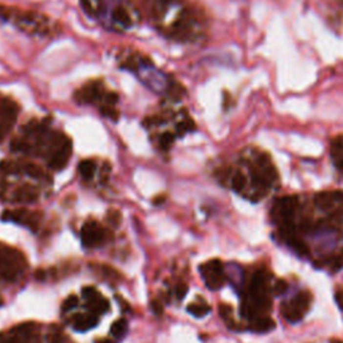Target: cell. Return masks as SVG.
Instances as JSON below:
<instances>
[{"mask_svg": "<svg viewBox=\"0 0 343 343\" xmlns=\"http://www.w3.org/2000/svg\"><path fill=\"white\" fill-rule=\"evenodd\" d=\"M34 214H31L30 212H27L26 209H16V211H11V212H4L1 214L3 221H15L19 224H31V221L34 220Z\"/></svg>", "mask_w": 343, "mask_h": 343, "instance_id": "cell-14", "label": "cell"}, {"mask_svg": "<svg viewBox=\"0 0 343 343\" xmlns=\"http://www.w3.org/2000/svg\"><path fill=\"white\" fill-rule=\"evenodd\" d=\"M276 327L275 321L270 317H257L252 319L250 324V328L254 333L264 334L268 331H272Z\"/></svg>", "mask_w": 343, "mask_h": 343, "instance_id": "cell-12", "label": "cell"}, {"mask_svg": "<svg viewBox=\"0 0 343 343\" xmlns=\"http://www.w3.org/2000/svg\"><path fill=\"white\" fill-rule=\"evenodd\" d=\"M95 270L98 271L101 275L104 276V278H106V279H109V280L111 281H118L122 279V276H121V274L118 272L117 270H114L113 267H109V265H105V264H99V265H95L94 267Z\"/></svg>", "mask_w": 343, "mask_h": 343, "instance_id": "cell-19", "label": "cell"}, {"mask_svg": "<svg viewBox=\"0 0 343 343\" xmlns=\"http://www.w3.org/2000/svg\"><path fill=\"white\" fill-rule=\"evenodd\" d=\"M331 156L339 171L343 172V137H338L331 144Z\"/></svg>", "mask_w": 343, "mask_h": 343, "instance_id": "cell-17", "label": "cell"}, {"mask_svg": "<svg viewBox=\"0 0 343 343\" xmlns=\"http://www.w3.org/2000/svg\"><path fill=\"white\" fill-rule=\"evenodd\" d=\"M298 207V200L297 197H281L278 200V203L275 205V211L278 212V216L280 217L281 225L283 224H292V217L294 214L297 211Z\"/></svg>", "mask_w": 343, "mask_h": 343, "instance_id": "cell-10", "label": "cell"}, {"mask_svg": "<svg viewBox=\"0 0 343 343\" xmlns=\"http://www.w3.org/2000/svg\"><path fill=\"white\" fill-rule=\"evenodd\" d=\"M0 343H15L14 341H11V339H8V341H3V342H0Z\"/></svg>", "mask_w": 343, "mask_h": 343, "instance_id": "cell-37", "label": "cell"}, {"mask_svg": "<svg viewBox=\"0 0 343 343\" xmlns=\"http://www.w3.org/2000/svg\"><path fill=\"white\" fill-rule=\"evenodd\" d=\"M107 220H109V223L111 224V225L118 227L121 224V214L118 211L111 209V211H109V214H107Z\"/></svg>", "mask_w": 343, "mask_h": 343, "instance_id": "cell-28", "label": "cell"}, {"mask_svg": "<svg viewBox=\"0 0 343 343\" xmlns=\"http://www.w3.org/2000/svg\"><path fill=\"white\" fill-rule=\"evenodd\" d=\"M81 239H82V244L86 248H97V247H101L106 243L107 232L97 221L90 220L87 223H85L82 227Z\"/></svg>", "mask_w": 343, "mask_h": 343, "instance_id": "cell-7", "label": "cell"}, {"mask_svg": "<svg viewBox=\"0 0 343 343\" xmlns=\"http://www.w3.org/2000/svg\"><path fill=\"white\" fill-rule=\"evenodd\" d=\"M330 343H343L342 341H339V339H331L330 341Z\"/></svg>", "mask_w": 343, "mask_h": 343, "instance_id": "cell-36", "label": "cell"}, {"mask_svg": "<svg viewBox=\"0 0 343 343\" xmlns=\"http://www.w3.org/2000/svg\"><path fill=\"white\" fill-rule=\"evenodd\" d=\"M87 308L95 315H102L109 310V300L105 299L101 294L93 298L91 300H87Z\"/></svg>", "mask_w": 343, "mask_h": 343, "instance_id": "cell-16", "label": "cell"}, {"mask_svg": "<svg viewBox=\"0 0 343 343\" xmlns=\"http://www.w3.org/2000/svg\"><path fill=\"white\" fill-rule=\"evenodd\" d=\"M81 5L90 18L114 31L130 30L141 19L131 0H81Z\"/></svg>", "mask_w": 343, "mask_h": 343, "instance_id": "cell-2", "label": "cell"}, {"mask_svg": "<svg viewBox=\"0 0 343 343\" xmlns=\"http://www.w3.org/2000/svg\"><path fill=\"white\" fill-rule=\"evenodd\" d=\"M174 140H176V134H173L172 131H165V133H162V134L158 137V144H160V148L164 149V150H168V149L172 146V144L174 142Z\"/></svg>", "mask_w": 343, "mask_h": 343, "instance_id": "cell-23", "label": "cell"}, {"mask_svg": "<svg viewBox=\"0 0 343 343\" xmlns=\"http://www.w3.org/2000/svg\"><path fill=\"white\" fill-rule=\"evenodd\" d=\"M335 301H337V304L339 306V308H341V310H343V290L342 288H338V290L335 291Z\"/></svg>", "mask_w": 343, "mask_h": 343, "instance_id": "cell-33", "label": "cell"}, {"mask_svg": "<svg viewBox=\"0 0 343 343\" xmlns=\"http://www.w3.org/2000/svg\"><path fill=\"white\" fill-rule=\"evenodd\" d=\"M148 21L173 42H196L203 34L205 15L185 0H144Z\"/></svg>", "mask_w": 343, "mask_h": 343, "instance_id": "cell-1", "label": "cell"}, {"mask_svg": "<svg viewBox=\"0 0 343 343\" xmlns=\"http://www.w3.org/2000/svg\"><path fill=\"white\" fill-rule=\"evenodd\" d=\"M218 312H220V317L223 318L224 321L227 322V324L229 326V328H232V326H234V322H232V312H234V310H232V307L228 306V304H221L220 306V308H218Z\"/></svg>", "mask_w": 343, "mask_h": 343, "instance_id": "cell-25", "label": "cell"}, {"mask_svg": "<svg viewBox=\"0 0 343 343\" xmlns=\"http://www.w3.org/2000/svg\"><path fill=\"white\" fill-rule=\"evenodd\" d=\"M78 303H79V299L77 295H70L66 300L63 301L62 310L64 312L70 311V310H73V308H75V307L78 306Z\"/></svg>", "mask_w": 343, "mask_h": 343, "instance_id": "cell-27", "label": "cell"}, {"mask_svg": "<svg viewBox=\"0 0 343 343\" xmlns=\"http://www.w3.org/2000/svg\"><path fill=\"white\" fill-rule=\"evenodd\" d=\"M187 294H188V286L185 284V283H180V284H177V287H176L177 299L182 300V299L185 298V295H187Z\"/></svg>", "mask_w": 343, "mask_h": 343, "instance_id": "cell-31", "label": "cell"}, {"mask_svg": "<svg viewBox=\"0 0 343 343\" xmlns=\"http://www.w3.org/2000/svg\"><path fill=\"white\" fill-rule=\"evenodd\" d=\"M245 184H247V180H245L244 173L241 172H236L235 176L232 177V188L236 193L243 192V189L245 188Z\"/></svg>", "mask_w": 343, "mask_h": 343, "instance_id": "cell-22", "label": "cell"}, {"mask_svg": "<svg viewBox=\"0 0 343 343\" xmlns=\"http://www.w3.org/2000/svg\"><path fill=\"white\" fill-rule=\"evenodd\" d=\"M73 324L77 331H87L98 324V317L93 312L91 314H81V315L75 317Z\"/></svg>", "mask_w": 343, "mask_h": 343, "instance_id": "cell-11", "label": "cell"}, {"mask_svg": "<svg viewBox=\"0 0 343 343\" xmlns=\"http://www.w3.org/2000/svg\"><path fill=\"white\" fill-rule=\"evenodd\" d=\"M23 169V172L24 173H27L28 176L32 177V178H42L43 177V171L42 168L37 167V165H34V164H28V165H24V167L21 168Z\"/></svg>", "mask_w": 343, "mask_h": 343, "instance_id": "cell-26", "label": "cell"}, {"mask_svg": "<svg viewBox=\"0 0 343 343\" xmlns=\"http://www.w3.org/2000/svg\"><path fill=\"white\" fill-rule=\"evenodd\" d=\"M19 114V105L7 95L0 94V141L10 133Z\"/></svg>", "mask_w": 343, "mask_h": 343, "instance_id": "cell-6", "label": "cell"}, {"mask_svg": "<svg viewBox=\"0 0 343 343\" xmlns=\"http://www.w3.org/2000/svg\"><path fill=\"white\" fill-rule=\"evenodd\" d=\"M38 191L32 185H21L15 192L16 201L23 204H32L38 200Z\"/></svg>", "mask_w": 343, "mask_h": 343, "instance_id": "cell-13", "label": "cell"}, {"mask_svg": "<svg viewBox=\"0 0 343 343\" xmlns=\"http://www.w3.org/2000/svg\"><path fill=\"white\" fill-rule=\"evenodd\" d=\"M287 288H288V284L280 279V280L276 281L275 287H274V292H275V295H283L287 291Z\"/></svg>", "mask_w": 343, "mask_h": 343, "instance_id": "cell-30", "label": "cell"}, {"mask_svg": "<svg viewBox=\"0 0 343 343\" xmlns=\"http://www.w3.org/2000/svg\"><path fill=\"white\" fill-rule=\"evenodd\" d=\"M343 268V256H338L333 260V271H339Z\"/></svg>", "mask_w": 343, "mask_h": 343, "instance_id": "cell-34", "label": "cell"}, {"mask_svg": "<svg viewBox=\"0 0 343 343\" xmlns=\"http://www.w3.org/2000/svg\"><path fill=\"white\" fill-rule=\"evenodd\" d=\"M126 331H128V322H126V319H124V318L117 319L111 324V327H110V333H111V335L114 338H121L122 335H125Z\"/></svg>", "mask_w": 343, "mask_h": 343, "instance_id": "cell-20", "label": "cell"}, {"mask_svg": "<svg viewBox=\"0 0 343 343\" xmlns=\"http://www.w3.org/2000/svg\"><path fill=\"white\" fill-rule=\"evenodd\" d=\"M314 203L321 211H330L335 207V204L338 201L335 197V192H321L315 196Z\"/></svg>", "mask_w": 343, "mask_h": 343, "instance_id": "cell-15", "label": "cell"}, {"mask_svg": "<svg viewBox=\"0 0 343 343\" xmlns=\"http://www.w3.org/2000/svg\"><path fill=\"white\" fill-rule=\"evenodd\" d=\"M0 21L11 23L21 31L34 37L50 38L59 34L58 23L37 11H26L18 7L0 4Z\"/></svg>", "mask_w": 343, "mask_h": 343, "instance_id": "cell-3", "label": "cell"}, {"mask_svg": "<svg viewBox=\"0 0 343 343\" xmlns=\"http://www.w3.org/2000/svg\"><path fill=\"white\" fill-rule=\"evenodd\" d=\"M74 99L79 105H93L97 106L99 113L111 121H117L120 111L117 110V104L120 101L118 94L110 90L102 79H91L74 93Z\"/></svg>", "mask_w": 343, "mask_h": 343, "instance_id": "cell-4", "label": "cell"}, {"mask_svg": "<svg viewBox=\"0 0 343 343\" xmlns=\"http://www.w3.org/2000/svg\"><path fill=\"white\" fill-rule=\"evenodd\" d=\"M35 278H37V279H39V280H43V279H44V271H43V270L37 271V274H35Z\"/></svg>", "mask_w": 343, "mask_h": 343, "instance_id": "cell-35", "label": "cell"}, {"mask_svg": "<svg viewBox=\"0 0 343 343\" xmlns=\"http://www.w3.org/2000/svg\"><path fill=\"white\" fill-rule=\"evenodd\" d=\"M150 308H151V311H153V314L157 315V317L162 315V312H164V307H162V304L158 300H151Z\"/></svg>", "mask_w": 343, "mask_h": 343, "instance_id": "cell-32", "label": "cell"}, {"mask_svg": "<svg viewBox=\"0 0 343 343\" xmlns=\"http://www.w3.org/2000/svg\"><path fill=\"white\" fill-rule=\"evenodd\" d=\"M205 284L209 290H218L225 283V274H224L223 263L220 260H211L208 263L200 267Z\"/></svg>", "mask_w": 343, "mask_h": 343, "instance_id": "cell-8", "label": "cell"}, {"mask_svg": "<svg viewBox=\"0 0 343 343\" xmlns=\"http://www.w3.org/2000/svg\"><path fill=\"white\" fill-rule=\"evenodd\" d=\"M310 303H311V295L310 292L303 291L300 294H298L297 297L294 298L290 303L283 304L281 308V314L286 319L287 322L290 323H298L300 322L304 314L308 311L310 308Z\"/></svg>", "mask_w": 343, "mask_h": 343, "instance_id": "cell-5", "label": "cell"}, {"mask_svg": "<svg viewBox=\"0 0 343 343\" xmlns=\"http://www.w3.org/2000/svg\"><path fill=\"white\" fill-rule=\"evenodd\" d=\"M288 240V243H290V245H291L294 250L297 251L298 254H300V255H307L308 254V247H307L301 240H299L298 237H295V236H291Z\"/></svg>", "mask_w": 343, "mask_h": 343, "instance_id": "cell-24", "label": "cell"}, {"mask_svg": "<svg viewBox=\"0 0 343 343\" xmlns=\"http://www.w3.org/2000/svg\"><path fill=\"white\" fill-rule=\"evenodd\" d=\"M82 295H84V298L86 299V300H91L93 298L99 295V292L95 287L88 286V287H85L84 290H82Z\"/></svg>", "mask_w": 343, "mask_h": 343, "instance_id": "cell-29", "label": "cell"}, {"mask_svg": "<svg viewBox=\"0 0 343 343\" xmlns=\"http://www.w3.org/2000/svg\"><path fill=\"white\" fill-rule=\"evenodd\" d=\"M187 311L189 312V314H192L193 317L203 318L205 317L207 314L211 312V307L207 306V304H196V303H192V304L188 306Z\"/></svg>", "mask_w": 343, "mask_h": 343, "instance_id": "cell-21", "label": "cell"}, {"mask_svg": "<svg viewBox=\"0 0 343 343\" xmlns=\"http://www.w3.org/2000/svg\"><path fill=\"white\" fill-rule=\"evenodd\" d=\"M95 169H97V165L91 160H84V161L79 162L78 165V171L81 176L84 177V180H91L94 173H95Z\"/></svg>", "mask_w": 343, "mask_h": 343, "instance_id": "cell-18", "label": "cell"}, {"mask_svg": "<svg viewBox=\"0 0 343 343\" xmlns=\"http://www.w3.org/2000/svg\"><path fill=\"white\" fill-rule=\"evenodd\" d=\"M71 150H73V146H71V140L66 138L63 141L61 145L58 146L55 150L52 151L48 158V165L54 171H62L64 169V167L67 165L68 160L71 157Z\"/></svg>", "mask_w": 343, "mask_h": 343, "instance_id": "cell-9", "label": "cell"}]
</instances>
